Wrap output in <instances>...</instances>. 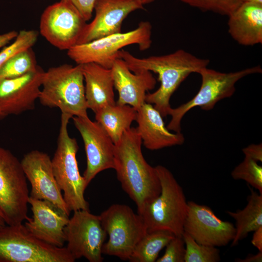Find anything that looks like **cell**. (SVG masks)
Instances as JSON below:
<instances>
[{"mask_svg": "<svg viewBox=\"0 0 262 262\" xmlns=\"http://www.w3.org/2000/svg\"><path fill=\"white\" fill-rule=\"evenodd\" d=\"M119 58L134 73L146 70L158 74L160 86L155 92L147 94L145 101L154 104L163 117L168 115L171 108L170 98L181 83L190 74L198 73L210 63L208 59L198 58L183 49L166 55L140 58L122 49Z\"/></svg>", "mask_w": 262, "mask_h": 262, "instance_id": "6da1fadb", "label": "cell"}, {"mask_svg": "<svg viewBox=\"0 0 262 262\" xmlns=\"http://www.w3.org/2000/svg\"><path fill=\"white\" fill-rule=\"evenodd\" d=\"M142 142L136 128L124 132L115 144V167L123 190L136 204L138 212L160 194L161 184L155 167L142 152Z\"/></svg>", "mask_w": 262, "mask_h": 262, "instance_id": "7a4b0ae2", "label": "cell"}, {"mask_svg": "<svg viewBox=\"0 0 262 262\" xmlns=\"http://www.w3.org/2000/svg\"><path fill=\"white\" fill-rule=\"evenodd\" d=\"M155 168L160 182V194L138 213L147 232L166 230L181 236L188 206L183 190L167 168L158 165Z\"/></svg>", "mask_w": 262, "mask_h": 262, "instance_id": "3957f363", "label": "cell"}, {"mask_svg": "<svg viewBox=\"0 0 262 262\" xmlns=\"http://www.w3.org/2000/svg\"><path fill=\"white\" fill-rule=\"evenodd\" d=\"M38 99L71 118L88 115L82 65L65 64L44 71Z\"/></svg>", "mask_w": 262, "mask_h": 262, "instance_id": "277c9868", "label": "cell"}, {"mask_svg": "<svg viewBox=\"0 0 262 262\" xmlns=\"http://www.w3.org/2000/svg\"><path fill=\"white\" fill-rule=\"evenodd\" d=\"M71 117L62 114L57 146L51 160L53 173L57 183L63 192L64 199L69 211L89 210L84 197L87 185L79 172L76 154L78 145L71 137L67 126Z\"/></svg>", "mask_w": 262, "mask_h": 262, "instance_id": "5b68a950", "label": "cell"}, {"mask_svg": "<svg viewBox=\"0 0 262 262\" xmlns=\"http://www.w3.org/2000/svg\"><path fill=\"white\" fill-rule=\"evenodd\" d=\"M260 66H255L231 72H221L207 67L201 69L198 73L201 78L200 89L194 98L175 108H171L168 115L171 116L167 128L176 132H181V121L192 108L198 106L209 111L219 101L232 96L235 91V84L244 77L262 73Z\"/></svg>", "mask_w": 262, "mask_h": 262, "instance_id": "8992f818", "label": "cell"}, {"mask_svg": "<svg viewBox=\"0 0 262 262\" xmlns=\"http://www.w3.org/2000/svg\"><path fill=\"white\" fill-rule=\"evenodd\" d=\"M66 247L36 238L24 225H6L0 230V262H74Z\"/></svg>", "mask_w": 262, "mask_h": 262, "instance_id": "52a82bcc", "label": "cell"}, {"mask_svg": "<svg viewBox=\"0 0 262 262\" xmlns=\"http://www.w3.org/2000/svg\"><path fill=\"white\" fill-rule=\"evenodd\" d=\"M151 35L150 23L141 21L132 31L110 34L75 45L67 50V55L77 65L94 63L111 69L124 47L136 44L140 50L149 49L152 44Z\"/></svg>", "mask_w": 262, "mask_h": 262, "instance_id": "ba28073f", "label": "cell"}, {"mask_svg": "<svg viewBox=\"0 0 262 262\" xmlns=\"http://www.w3.org/2000/svg\"><path fill=\"white\" fill-rule=\"evenodd\" d=\"M99 217L109 236L103 246L102 254L129 261L135 247L147 233L141 216L128 205L114 204L103 211Z\"/></svg>", "mask_w": 262, "mask_h": 262, "instance_id": "9c48e42d", "label": "cell"}, {"mask_svg": "<svg viewBox=\"0 0 262 262\" xmlns=\"http://www.w3.org/2000/svg\"><path fill=\"white\" fill-rule=\"evenodd\" d=\"M29 196L21 161L0 146V209L7 225L22 224L27 218Z\"/></svg>", "mask_w": 262, "mask_h": 262, "instance_id": "30bf717a", "label": "cell"}, {"mask_svg": "<svg viewBox=\"0 0 262 262\" xmlns=\"http://www.w3.org/2000/svg\"><path fill=\"white\" fill-rule=\"evenodd\" d=\"M86 22L68 0H60L43 12L40 33L52 46L68 50L78 45Z\"/></svg>", "mask_w": 262, "mask_h": 262, "instance_id": "8fae6325", "label": "cell"}, {"mask_svg": "<svg viewBox=\"0 0 262 262\" xmlns=\"http://www.w3.org/2000/svg\"><path fill=\"white\" fill-rule=\"evenodd\" d=\"M64 233L66 247L75 260L84 257L90 262L103 261L102 249L107 235L99 215L89 210L75 211Z\"/></svg>", "mask_w": 262, "mask_h": 262, "instance_id": "7c38bea8", "label": "cell"}, {"mask_svg": "<svg viewBox=\"0 0 262 262\" xmlns=\"http://www.w3.org/2000/svg\"><path fill=\"white\" fill-rule=\"evenodd\" d=\"M82 138L86 155L83 177L88 186L99 172L115 167V143L103 127L88 116L72 117Z\"/></svg>", "mask_w": 262, "mask_h": 262, "instance_id": "4fadbf2b", "label": "cell"}, {"mask_svg": "<svg viewBox=\"0 0 262 262\" xmlns=\"http://www.w3.org/2000/svg\"><path fill=\"white\" fill-rule=\"evenodd\" d=\"M184 232L197 243L215 247L227 246L233 239L234 225L217 217L209 206L193 201L187 202Z\"/></svg>", "mask_w": 262, "mask_h": 262, "instance_id": "5bb4252c", "label": "cell"}, {"mask_svg": "<svg viewBox=\"0 0 262 262\" xmlns=\"http://www.w3.org/2000/svg\"><path fill=\"white\" fill-rule=\"evenodd\" d=\"M21 163L31 185L30 196L49 201L69 215L70 212L53 173L50 157L45 152L33 150L24 156Z\"/></svg>", "mask_w": 262, "mask_h": 262, "instance_id": "9a60e30c", "label": "cell"}, {"mask_svg": "<svg viewBox=\"0 0 262 262\" xmlns=\"http://www.w3.org/2000/svg\"><path fill=\"white\" fill-rule=\"evenodd\" d=\"M44 73L39 66L35 71L0 81V120L34 108Z\"/></svg>", "mask_w": 262, "mask_h": 262, "instance_id": "2e32d148", "label": "cell"}, {"mask_svg": "<svg viewBox=\"0 0 262 262\" xmlns=\"http://www.w3.org/2000/svg\"><path fill=\"white\" fill-rule=\"evenodd\" d=\"M33 215L25 220V226L34 237L49 245L64 247V229L69 215L51 203L29 196Z\"/></svg>", "mask_w": 262, "mask_h": 262, "instance_id": "e0dca14e", "label": "cell"}, {"mask_svg": "<svg viewBox=\"0 0 262 262\" xmlns=\"http://www.w3.org/2000/svg\"><path fill=\"white\" fill-rule=\"evenodd\" d=\"M138 0H97L93 20L87 23L78 44L121 32L123 20L132 12L144 9Z\"/></svg>", "mask_w": 262, "mask_h": 262, "instance_id": "ac0fdd59", "label": "cell"}, {"mask_svg": "<svg viewBox=\"0 0 262 262\" xmlns=\"http://www.w3.org/2000/svg\"><path fill=\"white\" fill-rule=\"evenodd\" d=\"M111 69L114 87L118 93L116 103L129 105L138 110L146 102V92L153 89L156 84L151 72L144 70L132 73L120 58L115 60Z\"/></svg>", "mask_w": 262, "mask_h": 262, "instance_id": "d6986e66", "label": "cell"}, {"mask_svg": "<svg viewBox=\"0 0 262 262\" xmlns=\"http://www.w3.org/2000/svg\"><path fill=\"white\" fill-rule=\"evenodd\" d=\"M136 130L142 144L148 149L156 150L182 145L184 137L181 132L173 133L165 126L160 113L150 103L145 102L137 110Z\"/></svg>", "mask_w": 262, "mask_h": 262, "instance_id": "ffe728a7", "label": "cell"}, {"mask_svg": "<svg viewBox=\"0 0 262 262\" xmlns=\"http://www.w3.org/2000/svg\"><path fill=\"white\" fill-rule=\"evenodd\" d=\"M228 16L229 33L238 44L246 46L262 44V3L242 2Z\"/></svg>", "mask_w": 262, "mask_h": 262, "instance_id": "44dd1931", "label": "cell"}, {"mask_svg": "<svg viewBox=\"0 0 262 262\" xmlns=\"http://www.w3.org/2000/svg\"><path fill=\"white\" fill-rule=\"evenodd\" d=\"M82 65L88 109L95 113L105 106L115 104L111 69L94 63Z\"/></svg>", "mask_w": 262, "mask_h": 262, "instance_id": "7402d4cb", "label": "cell"}, {"mask_svg": "<svg viewBox=\"0 0 262 262\" xmlns=\"http://www.w3.org/2000/svg\"><path fill=\"white\" fill-rule=\"evenodd\" d=\"M95 119L105 130L115 144L125 131L131 128L137 117V110L129 105H114L105 106L95 113Z\"/></svg>", "mask_w": 262, "mask_h": 262, "instance_id": "603a6c76", "label": "cell"}, {"mask_svg": "<svg viewBox=\"0 0 262 262\" xmlns=\"http://www.w3.org/2000/svg\"><path fill=\"white\" fill-rule=\"evenodd\" d=\"M246 207L236 212L227 213L235 221V234L231 246H237L248 234L262 227V194L250 188Z\"/></svg>", "mask_w": 262, "mask_h": 262, "instance_id": "cb8c5ba5", "label": "cell"}, {"mask_svg": "<svg viewBox=\"0 0 262 262\" xmlns=\"http://www.w3.org/2000/svg\"><path fill=\"white\" fill-rule=\"evenodd\" d=\"M175 236L166 230L147 232L135 247L129 261L131 262H154L162 249Z\"/></svg>", "mask_w": 262, "mask_h": 262, "instance_id": "d4e9b609", "label": "cell"}, {"mask_svg": "<svg viewBox=\"0 0 262 262\" xmlns=\"http://www.w3.org/2000/svg\"><path fill=\"white\" fill-rule=\"evenodd\" d=\"M38 67L32 48H29L16 54L0 67V81L20 77Z\"/></svg>", "mask_w": 262, "mask_h": 262, "instance_id": "484cf974", "label": "cell"}, {"mask_svg": "<svg viewBox=\"0 0 262 262\" xmlns=\"http://www.w3.org/2000/svg\"><path fill=\"white\" fill-rule=\"evenodd\" d=\"M182 236L185 246L184 262H218L221 258L216 247L200 244L187 233Z\"/></svg>", "mask_w": 262, "mask_h": 262, "instance_id": "4316f807", "label": "cell"}, {"mask_svg": "<svg viewBox=\"0 0 262 262\" xmlns=\"http://www.w3.org/2000/svg\"><path fill=\"white\" fill-rule=\"evenodd\" d=\"M231 176L234 180L245 181L262 194V166L254 160L245 157L232 171Z\"/></svg>", "mask_w": 262, "mask_h": 262, "instance_id": "83f0119b", "label": "cell"}, {"mask_svg": "<svg viewBox=\"0 0 262 262\" xmlns=\"http://www.w3.org/2000/svg\"><path fill=\"white\" fill-rule=\"evenodd\" d=\"M38 32L35 30H22L14 41L0 52V68L10 58L19 52L32 47L36 42Z\"/></svg>", "mask_w": 262, "mask_h": 262, "instance_id": "f1b7e54d", "label": "cell"}, {"mask_svg": "<svg viewBox=\"0 0 262 262\" xmlns=\"http://www.w3.org/2000/svg\"><path fill=\"white\" fill-rule=\"evenodd\" d=\"M204 11L229 16L242 3V0H179Z\"/></svg>", "mask_w": 262, "mask_h": 262, "instance_id": "f546056e", "label": "cell"}, {"mask_svg": "<svg viewBox=\"0 0 262 262\" xmlns=\"http://www.w3.org/2000/svg\"><path fill=\"white\" fill-rule=\"evenodd\" d=\"M165 247L164 253L156 262H184L185 246L182 236H175Z\"/></svg>", "mask_w": 262, "mask_h": 262, "instance_id": "4dcf8cb0", "label": "cell"}, {"mask_svg": "<svg viewBox=\"0 0 262 262\" xmlns=\"http://www.w3.org/2000/svg\"><path fill=\"white\" fill-rule=\"evenodd\" d=\"M78 10L86 21L92 16L97 0H68Z\"/></svg>", "mask_w": 262, "mask_h": 262, "instance_id": "1f68e13d", "label": "cell"}, {"mask_svg": "<svg viewBox=\"0 0 262 262\" xmlns=\"http://www.w3.org/2000/svg\"><path fill=\"white\" fill-rule=\"evenodd\" d=\"M245 157L249 158L256 162H262V145L251 144L242 150Z\"/></svg>", "mask_w": 262, "mask_h": 262, "instance_id": "d6a6232c", "label": "cell"}, {"mask_svg": "<svg viewBox=\"0 0 262 262\" xmlns=\"http://www.w3.org/2000/svg\"><path fill=\"white\" fill-rule=\"evenodd\" d=\"M251 244L259 251L262 252V227L253 231Z\"/></svg>", "mask_w": 262, "mask_h": 262, "instance_id": "836d02e7", "label": "cell"}, {"mask_svg": "<svg viewBox=\"0 0 262 262\" xmlns=\"http://www.w3.org/2000/svg\"><path fill=\"white\" fill-rule=\"evenodd\" d=\"M18 33L12 31L7 33L0 35V48L3 47L9 43L10 41L15 39Z\"/></svg>", "mask_w": 262, "mask_h": 262, "instance_id": "e575fe53", "label": "cell"}, {"mask_svg": "<svg viewBox=\"0 0 262 262\" xmlns=\"http://www.w3.org/2000/svg\"><path fill=\"white\" fill-rule=\"evenodd\" d=\"M235 261L237 262H262V252L259 251L256 254H249L245 259L237 258Z\"/></svg>", "mask_w": 262, "mask_h": 262, "instance_id": "d590c367", "label": "cell"}, {"mask_svg": "<svg viewBox=\"0 0 262 262\" xmlns=\"http://www.w3.org/2000/svg\"><path fill=\"white\" fill-rule=\"evenodd\" d=\"M7 225L3 214L0 209V230Z\"/></svg>", "mask_w": 262, "mask_h": 262, "instance_id": "8d00e7d4", "label": "cell"}, {"mask_svg": "<svg viewBox=\"0 0 262 262\" xmlns=\"http://www.w3.org/2000/svg\"><path fill=\"white\" fill-rule=\"evenodd\" d=\"M242 2H252V3H262V0H242Z\"/></svg>", "mask_w": 262, "mask_h": 262, "instance_id": "74e56055", "label": "cell"}, {"mask_svg": "<svg viewBox=\"0 0 262 262\" xmlns=\"http://www.w3.org/2000/svg\"><path fill=\"white\" fill-rule=\"evenodd\" d=\"M143 5L146 4L150 3L152 2L155 0H138Z\"/></svg>", "mask_w": 262, "mask_h": 262, "instance_id": "f35d334b", "label": "cell"}]
</instances>
